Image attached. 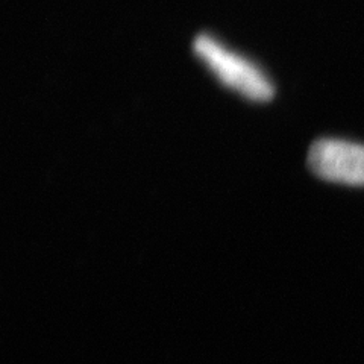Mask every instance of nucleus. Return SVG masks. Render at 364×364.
<instances>
[{
    "label": "nucleus",
    "mask_w": 364,
    "mask_h": 364,
    "mask_svg": "<svg viewBox=\"0 0 364 364\" xmlns=\"http://www.w3.org/2000/svg\"><path fill=\"white\" fill-rule=\"evenodd\" d=\"M193 50L225 87L240 96L252 102H267L275 95L270 79L255 63L211 36H198Z\"/></svg>",
    "instance_id": "f257e3e1"
},
{
    "label": "nucleus",
    "mask_w": 364,
    "mask_h": 364,
    "mask_svg": "<svg viewBox=\"0 0 364 364\" xmlns=\"http://www.w3.org/2000/svg\"><path fill=\"white\" fill-rule=\"evenodd\" d=\"M306 166L323 181L349 187H364V144L321 139L311 144Z\"/></svg>",
    "instance_id": "f03ea898"
}]
</instances>
